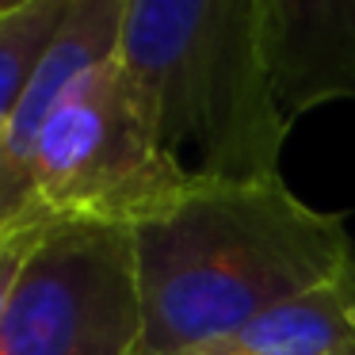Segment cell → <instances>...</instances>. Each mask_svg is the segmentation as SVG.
<instances>
[{
    "label": "cell",
    "mask_w": 355,
    "mask_h": 355,
    "mask_svg": "<svg viewBox=\"0 0 355 355\" xmlns=\"http://www.w3.org/2000/svg\"><path fill=\"white\" fill-rule=\"evenodd\" d=\"M130 241L141 355H199L355 256L347 218L302 202L283 172L199 176Z\"/></svg>",
    "instance_id": "obj_1"
},
{
    "label": "cell",
    "mask_w": 355,
    "mask_h": 355,
    "mask_svg": "<svg viewBox=\"0 0 355 355\" xmlns=\"http://www.w3.org/2000/svg\"><path fill=\"white\" fill-rule=\"evenodd\" d=\"M119 65L191 172H279L291 123L271 88L263 0H123Z\"/></svg>",
    "instance_id": "obj_2"
},
{
    "label": "cell",
    "mask_w": 355,
    "mask_h": 355,
    "mask_svg": "<svg viewBox=\"0 0 355 355\" xmlns=\"http://www.w3.org/2000/svg\"><path fill=\"white\" fill-rule=\"evenodd\" d=\"M199 180L149 126L119 54L58 103L39 149L31 210L42 222L138 225Z\"/></svg>",
    "instance_id": "obj_3"
},
{
    "label": "cell",
    "mask_w": 355,
    "mask_h": 355,
    "mask_svg": "<svg viewBox=\"0 0 355 355\" xmlns=\"http://www.w3.org/2000/svg\"><path fill=\"white\" fill-rule=\"evenodd\" d=\"M0 355H141L130 230L50 225L4 313Z\"/></svg>",
    "instance_id": "obj_4"
},
{
    "label": "cell",
    "mask_w": 355,
    "mask_h": 355,
    "mask_svg": "<svg viewBox=\"0 0 355 355\" xmlns=\"http://www.w3.org/2000/svg\"><path fill=\"white\" fill-rule=\"evenodd\" d=\"M119 31H123V0H73L69 19L46 50L19 107L0 130V237L27 222H42L31 210L42 134L65 92L85 73L119 54Z\"/></svg>",
    "instance_id": "obj_5"
},
{
    "label": "cell",
    "mask_w": 355,
    "mask_h": 355,
    "mask_svg": "<svg viewBox=\"0 0 355 355\" xmlns=\"http://www.w3.org/2000/svg\"><path fill=\"white\" fill-rule=\"evenodd\" d=\"M263 27L275 103L291 126L355 100V0H263Z\"/></svg>",
    "instance_id": "obj_6"
},
{
    "label": "cell",
    "mask_w": 355,
    "mask_h": 355,
    "mask_svg": "<svg viewBox=\"0 0 355 355\" xmlns=\"http://www.w3.org/2000/svg\"><path fill=\"white\" fill-rule=\"evenodd\" d=\"M199 355H355V256L321 286L260 313Z\"/></svg>",
    "instance_id": "obj_7"
},
{
    "label": "cell",
    "mask_w": 355,
    "mask_h": 355,
    "mask_svg": "<svg viewBox=\"0 0 355 355\" xmlns=\"http://www.w3.org/2000/svg\"><path fill=\"white\" fill-rule=\"evenodd\" d=\"M73 0H31L0 16V130L19 107L27 85L35 80L46 50L54 46Z\"/></svg>",
    "instance_id": "obj_8"
},
{
    "label": "cell",
    "mask_w": 355,
    "mask_h": 355,
    "mask_svg": "<svg viewBox=\"0 0 355 355\" xmlns=\"http://www.w3.org/2000/svg\"><path fill=\"white\" fill-rule=\"evenodd\" d=\"M54 222H27L19 230H8L0 237V324H4V313L12 306V294H16L19 279H24L27 263H31L35 248L42 245V237L50 233Z\"/></svg>",
    "instance_id": "obj_9"
},
{
    "label": "cell",
    "mask_w": 355,
    "mask_h": 355,
    "mask_svg": "<svg viewBox=\"0 0 355 355\" xmlns=\"http://www.w3.org/2000/svg\"><path fill=\"white\" fill-rule=\"evenodd\" d=\"M24 4H31V0H0V16H8V12L24 8Z\"/></svg>",
    "instance_id": "obj_10"
}]
</instances>
